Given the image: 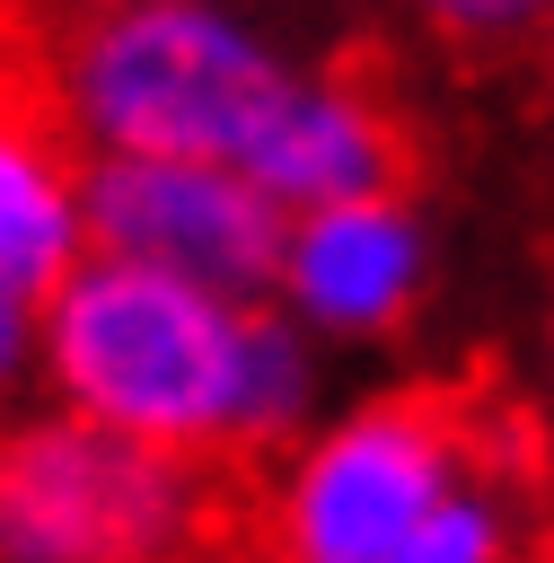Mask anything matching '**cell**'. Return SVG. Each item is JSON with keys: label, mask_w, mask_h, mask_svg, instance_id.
I'll return each mask as SVG.
<instances>
[{"label": "cell", "mask_w": 554, "mask_h": 563, "mask_svg": "<svg viewBox=\"0 0 554 563\" xmlns=\"http://www.w3.org/2000/svg\"><path fill=\"white\" fill-rule=\"evenodd\" d=\"M255 325H264V299L246 308V299L167 282L149 264L88 255L35 308V378L62 413L97 431H123L193 466H237Z\"/></svg>", "instance_id": "cell-1"}, {"label": "cell", "mask_w": 554, "mask_h": 563, "mask_svg": "<svg viewBox=\"0 0 554 563\" xmlns=\"http://www.w3.org/2000/svg\"><path fill=\"white\" fill-rule=\"evenodd\" d=\"M290 88L237 0H79L44 53V106L88 158L237 167Z\"/></svg>", "instance_id": "cell-2"}, {"label": "cell", "mask_w": 554, "mask_h": 563, "mask_svg": "<svg viewBox=\"0 0 554 563\" xmlns=\"http://www.w3.org/2000/svg\"><path fill=\"white\" fill-rule=\"evenodd\" d=\"M519 431L484 422L448 387H378L325 413L264 484L273 563H405L422 519Z\"/></svg>", "instance_id": "cell-3"}, {"label": "cell", "mask_w": 554, "mask_h": 563, "mask_svg": "<svg viewBox=\"0 0 554 563\" xmlns=\"http://www.w3.org/2000/svg\"><path fill=\"white\" fill-rule=\"evenodd\" d=\"M220 545V475L62 405L0 422V563H193Z\"/></svg>", "instance_id": "cell-4"}, {"label": "cell", "mask_w": 554, "mask_h": 563, "mask_svg": "<svg viewBox=\"0 0 554 563\" xmlns=\"http://www.w3.org/2000/svg\"><path fill=\"white\" fill-rule=\"evenodd\" d=\"M281 211L211 158H88V255L149 264L220 299H273Z\"/></svg>", "instance_id": "cell-5"}, {"label": "cell", "mask_w": 554, "mask_h": 563, "mask_svg": "<svg viewBox=\"0 0 554 563\" xmlns=\"http://www.w3.org/2000/svg\"><path fill=\"white\" fill-rule=\"evenodd\" d=\"M431 273H440V255H431L422 202L413 194H361V202L299 211L281 229L273 308L317 343H387L431 299Z\"/></svg>", "instance_id": "cell-6"}, {"label": "cell", "mask_w": 554, "mask_h": 563, "mask_svg": "<svg viewBox=\"0 0 554 563\" xmlns=\"http://www.w3.org/2000/svg\"><path fill=\"white\" fill-rule=\"evenodd\" d=\"M405 114L361 79V70H290L273 123L255 132V150L237 158V176L281 211H325V202H361V194H405Z\"/></svg>", "instance_id": "cell-7"}, {"label": "cell", "mask_w": 554, "mask_h": 563, "mask_svg": "<svg viewBox=\"0 0 554 563\" xmlns=\"http://www.w3.org/2000/svg\"><path fill=\"white\" fill-rule=\"evenodd\" d=\"M88 264V150L35 79H0V299L44 308Z\"/></svg>", "instance_id": "cell-8"}, {"label": "cell", "mask_w": 554, "mask_h": 563, "mask_svg": "<svg viewBox=\"0 0 554 563\" xmlns=\"http://www.w3.org/2000/svg\"><path fill=\"white\" fill-rule=\"evenodd\" d=\"M405 563H545V528H536V466H528V431L501 440L405 545Z\"/></svg>", "instance_id": "cell-9"}, {"label": "cell", "mask_w": 554, "mask_h": 563, "mask_svg": "<svg viewBox=\"0 0 554 563\" xmlns=\"http://www.w3.org/2000/svg\"><path fill=\"white\" fill-rule=\"evenodd\" d=\"M431 35L466 44V53H501V44H528L536 26H554V0H413Z\"/></svg>", "instance_id": "cell-10"}, {"label": "cell", "mask_w": 554, "mask_h": 563, "mask_svg": "<svg viewBox=\"0 0 554 563\" xmlns=\"http://www.w3.org/2000/svg\"><path fill=\"white\" fill-rule=\"evenodd\" d=\"M193 563H273V554H264V545H246V537H220V545H211V554H193Z\"/></svg>", "instance_id": "cell-11"}, {"label": "cell", "mask_w": 554, "mask_h": 563, "mask_svg": "<svg viewBox=\"0 0 554 563\" xmlns=\"http://www.w3.org/2000/svg\"><path fill=\"white\" fill-rule=\"evenodd\" d=\"M536 449H545V475H554V405H545V431H536Z\"/></svg>", "instance_id": "cell-12"}, {"label": "cell", "mask_w": 554, "mask_h": 563, "mask_svg": "<svg viewBox=\"0 0 554 563\" xmlns=\"http://www.w3.org/2000/svg\"><path fill=\"white\" fill-rule=\"evenodd\" d=\"M0 79H18V70H9V44H0Z\"/></svg>", "instance_id": "cell-13"}]
</instances>
